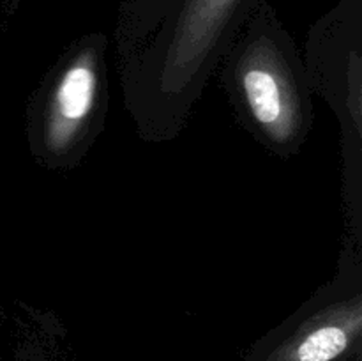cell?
Here are the masks:
<instances>
[{"label": "cell", "mask_w": 362, "mask_h": 361, "mask_svg": "<svg viewBox=\"0 0 362 361\" xmlns=\"http://www.w3.org/2000/svg\"><path fill=\"white\" fill-rule=\"evenodd\" d=\"M260 0H124L115 27L124 105L145 142L186 127L205 85Z\"/></svg>", "instance_id": "obj_1"}, {"label": "cell", "mask_w": 362, "mask_h": 361, "mask_svg": "<svg viewBox=\"0 0 362 361\" xmlns=\"http://www.w3.org/2000/svg\"><path fill=\"white\" fill-rule=\"evenodd\" d=\"M218 69L240 126L278 158L299 154L313 130V87L296 41L267 0L257 4Z\"/></svg>", "instance_id": "obj_2"}, {"label": "cell", "mask_w": 362, "mask_h": 361, "mask_svg": "<svg viewBox=\"0 0 362 361\" xmlns=\"http://www.w3.org/2000/svg\"><path fill=\"white\" fill-rule=\"evenodd\" d=\"M108 39L101 32L71 42L30 98L27 137L35 161L71 170L88 154L108 113Z\"/></svg>", "instance_id": "obj_3"}, {"label": "cell", "mask_w": 362, "mask_h": 361, "mask_svg": "<svg viewBox=\"0 0 362 361\" xmlns=\"http://www.w3.org/2000/svg\"><path fill=\"white\" fill-rule=\"evenodd\" d=\"M362 0H339L313 25L306 46V71L338 115L343 147V195L349 214L346 244L362 250Z\"/></svg>", "instance_id": "obj_4"}, {"label": "cell", "mask_w": 362, "mask_h": 361, "mask_svg": "<svg viewBox=\"0 0 362 361\" xmlns=\"http://www.w3.org/2000/svg\"><path fill=\"white\" fill-rule=\"evenodd\" d=\"M6 2L11 4V6H13V7H16L18 4H20V0H6Z\"/></svg>", "instance_id": "obj_5"}]
</instances>
